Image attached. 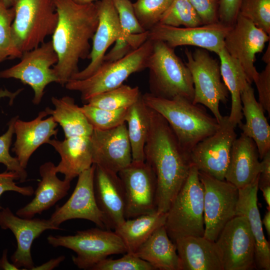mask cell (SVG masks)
Listing matches in <instances>:
<instances>
[{
	"label": "cell",
	"mask_w": 270,
	"mask_h": 270,
	"mask_svg": "<svg viewBox=\"0 0 270 270\" xmlns=\"http://www.w3.org/2000/svg\"><path fill=\"white\" fill-rule=\"evenodd\" d=\"M58 22L52 42L58 60L53 66L59 83L66 82L79 70L80 60L88 58L90 40L98 24L96 2L82 4L74 0H54Z\"/></svg>",
	"instance_id": "6da1fadb"
},
{
	"label": "cell",
	"mask_w": 270,
	"mask_h": 270,
	"mask_svg": "<svg viewBox=\"0 0 270 270\" xmlns=\"http://www.w3.org/2000/svg\"><path fill=\"white\" fill-rule=\"evenodd\" d=\"M150 118V131L144 146L145 162L156 176V211L166 213L186 180L192 166L188 154L182 148L166 120L151 108Z\"/></svg>",
	"instance_id": "7a4b0ae2"
},
{
	"label": "cell",
	"mask_w": 270,
	"mask_h": 270,
	"mask_svg": "<svg viewBox=\"0 0 270 270\" xmlns=\"http://www.w3.org/2000/svg\"><path fill=\"white\" fill-rule=\"evenodd\" d=\"M145 104L168 122L180 146L188 154L200 142L214 134L220 123L200 104L184 98L168 99L150 93L142 94Z\"/></svg>",
	"instance_id": "3957f363"
},
{
	"label": "cell",
	"mask_w": 270,
	"mask_h": 270,
	"mask_svg": "<svg viewBox=\"0 0 270 270\" xmlns=\"http://www.w3.org/2000/svg\"><path fill=\"white\" fill-rule=\"evenodd\" d=\"M152 41L146 66L150 71V93L168 99L181 96L192 102L194 85L186 64L166 43Z\"/></svg>",
	"instance_id": "277c9868"
},
{
	"label": "cell",
	"mask_w": 270,
	"mask_h": 270,
	"mask_svg": "<svg viewBox=\"0 0 270 270\" xmlns=\"http://www.w3.org/2000/svg\"><path fill=\"white\" fill-rule=\"evenodd\" d=\"M204 199L198 170L192 166L166 212L164 226L173 242L183 236H204Z\"/></svg>",
	"instance_id": "5b68a950"
},
{
	"label": "cell",
	"mask_w": 270,
	"mask_h": 270,
	"mask_svg": "<svg viewBox=\"0 0 270 270\" xmlns=\"http://www.w3.org/2000/svg\"><path fill=\"white\" fill-rule=\"evenodd\" d=\"M152 46L153 41L148 39L122 58L104 62L87 78L69 80L64 86L68 90L80 92L82 100L86 102L93 96L120 86L132 74L146 68Z\"/></svg>",
	"instance_id": "8992f818"
},
{
	"label": "cell",
	"mask_w": 270,
	"mask_h": 270,
	"mask_svg": "<svg viewBox=\"0 0 270 270\" xmlns=\"http://www.w3.org/2000/svg\"><path fill=\"white\" fill-rule=\"evenodd\" d=\"M12 6V36L22 54L40 46L52 34L58 19L54 0H14Z\"/></svg>",
	"instance_id": "52a82bcc"
},
{
	"label": "cell",
	"mask_w": 270,
	"mask_h": 270,
	"mask_svg": "<svg viewBox=\"0 0 270 270\" xmlns=\"http://www.w3.org/2000/svg\"><path fill=\"white\" fill-rule=\"evenodd\" d=\"M47 240L53 247L74 252L76 256H72V260L80 269L92 270L110 255L127 252L123 241L114 232L101 228L78 231L70 236L50 235Z\"/></svg>",
	"instance_id": "ba28073f"
},
{
	"label": "cell",
	"mask_w": 270,
	"mask_h": 270,
	"mask_svg": "<svg viewBox=\"0 0 270 270\" xmlns=\"http://www.w3.org/2000/svg\"><path fill=\"white\" fill-rule=\"evenodd\" d=\"M185 63L191 74L194 96L192 102L208 108L219 123L222 118L220 102L226 104L229 91L224 83L220 66L206 50L196 49L194 52L185 50Z\"/></svg>",
	"instance_id": "9c48e42d"
},
{
	"label": "cell",
	"mask_w": 270,
	"mask_h": 270,
	"mask_svg": "<svg viewBox=\"0 0 270 270\" xmlns=\"http://www.w3.org/2000/svg\"><path fill=\"white\" fill-rule=\"evenodd\" d=\"M58 60L51 41L44 42L40 46L22 54L20 61L12 67L0 71V78H13L20 80L33 90L32 102L38 104L50 84L59 80L53 68Z\"/></svg>",
	"instance_id": "30bf717a"
},
{
	"label": "cell",
	"mask_w": 270,
	"mask_h": 270,
	"mask_svg": "<svg viewBox=\"0 0 270 270\" xmlns=\"http://www.w3.org/2000/svg\"><path fill=\"white\" fill-rule=\"evenodd\" d=\"M204 191V236L216 240L226 223L236 216L238 189L224 180H220L198 171Z\"/></svg>",
	"instance_id": "8fae6325"
},
{
	"label": "cell",
	"mask_w": 270,
	"mask_h": 270,
	"mask_svg": "<svg viewBox=\"0 0 270 270\" xmlns=\"http://www.w3.org/2000/svg\"><path fill=\"white\" fill-rule=\"evenodd\" d=\"M212 134L198 143L189 153L191 166L220 180H224L230 151L237 134L228 116H223Z\"/></svg>",
	"instance_id": "7c38bea8"
},
{
	"label": "cell",
	"mask_w": 270,
	"mask_h": 270,
	"mask_svg": "<svg viewBox=\"0 0 270 270\" xmlns=\"http://www.w3.org/2000/svg\"><path fill=\"white\" fill-rule=\"evenodd\" d=\"M215 242L221 255L223 270L256 268L255 241L245 216H236L228 221Z\"/></svg>",
	"instance_id": "4fadbf2b"
},
{
	"label": "cell",
	"mask_w": 270,
	"mask_h": 270,
	"mask_svg": "<svg viewBox=\"0 0 270 270\" xmlns=\"http://www.w3.org/2000/svg\"><path fill=\"white\" fill-rule=\"evenodd\" d=\"M270 38V34L240 14L225 37L224 48L240 64L250 84L259 73L254 65L256 55L263 50Z\"/></svg>",
	"instance_id": "5bb4252c"
},
{
	"label": "cell",
	"mask_w": 270,
	"mask_h": 270,
	"mask_svg": "<svg viewBox=\"0 0 270 270\" xmlns=\"http://www.w3.org/2000/svg\"><path fill=\"white\" fill-rule=\"evenodd\" d=\"M126 198V219L156 211V179L145 161L132 162L118 172Z\"/></svg>",
	"instance_id": "9a60e30c"
},
{
	"label": "cell",
	"mask_w": 270,
	"mask_h": 270,
	"mask_svg": "<svg viewBox=\"0 0 270 270\" xmlns=\"http://www.w3.org/2000/svg\"><path fill=\"white\" fill-rule=\"evenodd\" d=\"M94 170L95 164H93L82 172L78 176L76 186L70 198L62 206H56L49 220L58 230L62 222L76 218L91 221L102 229L111 228L96 202L94 190Z\"/></svg>",
	"instance_id": "2e32d148"
},
{
	"label": "cell",
	"mask_w": 270,
	"mask_h": 270,
	"mask_svg": "<svg viewBox=\"0 0 270 270\" xmlns=\"http://www.w3.org/2000/svg\"><path fill=\"white\" fill-rule=\"evenodd\" d=\"M232 26L220 22L194 27H174L158 24L148 30V39L164 42L173 48L191 46L217 54L224 48L225 37Z\"/></svg>",
	"instance_id": "e0dca14e"
},
{
	"label": "cell",
	"mask_w": 270,
	"mask_h": 270,
	"mask_svg": "<svg viewBox=\"0 0 270 270\" xmlns=\"http://www.w3.org/2000/svg\"><path fill=\"white\" fill-rule=\"evenodd\" d=\"M90 138L93 164L118 174L132 162L126 122L110 130L94 129Z\"/></svg>",
	"instance_id": "ac0fdd59"
},
{
	"label": "cell",
	"mask_w": 270,
	"mask_h": 270,
	"mask_svg": "<svg viewBox=\"0 0 270 270\" xmlns=\"http://www.w3.org/2000/svg\"><path fill=\"white\" fill-rule=\"evenodd\" d=\"M0 227L10 230L17 242L11 256L12 263L20 270H30L34 266L31 254L34 241L48 230H58L48 220L22 218L15 215L8 208L0 210Z\"/></svg>",
	"instance_id": "d6986e66"
},
{
	"label": "cell",
	"mask_w": 270,
	"mask_h": 270,
	"mask_svg": "<svg viewBox=\"0 0 270 270\" xmlns=\"http://www.w3.org/2000/svg\"><path fill=\"white\" fill-rule=\"evenodd\" d=\"M98 24L92 38V46L88 58L90 62L70 79L82 80L92 74L103 64L108 48L117 40L120 23L112 0H100L96 2Z\"/></svg>",
	"instance_id": "ffe728a7"
},
{
	"label": "cell",
	"mask_w": 270,
	"mask_h": 270,
	"mask_svg": "<svg viewBox=\"0 0 270 270\" xmlns=\"http://www.w3.org/2000/svg\"><path fill=\"white\" fill-rule=\"evenodd\" d=\"M94 190L99 208L114 229L126 220L125 194L118 174L95 164Z\"/></svg>",
	"instance_id": "44dd1931"
},
{
	"label": "cell",
	"mask_w": 270,
	"mask_h": 270,
	"mask_svg": "<svg viewBox=\"0 0 270 270\" xmlns=\"http://www.w3.org/2000/svg\"><path fill=\"white\" fill-rule=\"evenodd\" d=\"M48 115L44 110L40 112L37 117L30 121H23L18 118L14 122L16 139L12 150L24 169L36 150L41 145L48 144L50 138L57 134L58 123L52 116L44 119Z\"/></svg>",
	"instance_id": "7402d4cb"
},
{
	"label": "cell",
	"mask_w": 270,
	"mask_h": 270,
	"mask_svg": "<svg viewBox=\"0 0 270 270\" xmlns=\"http://www.w3.org/2000/svg\"><path fill=\"white\" fill-rule=\"evenodd\" d=\"M258 177L252 182L238 188L236 216H245L249 223L256 244V268L270 270V246L266 239L258 206Z\"/></svg>",
	"instance_id": "603a6c76"
},
{
	"label": "cell",
	"mask_w": 270,
	"mask_h": 270,
	"mask_svg": "<svg viewBox=\"0 0 270 270\" xmlns=\"http://www.w3.org/2000/svg\"><path fill=\"white\" fill-rule=\"evenodd\" d=\"M41 180L34 192V198L27 204L18 209V216L31 218L54 206L68 194L70 182L61 180L56 176V166L51 162L42 164L39 168Z\"/></svg>",
	"instance_id": "cb8c5ba5"
},
{
	"label": "cell",
	"mask_w": 270,
	"mask_h": 270,
	"mask_svg": "<svg viewBox=\"0 0 270 270\" xmlns=\"http://www.w3.org/2000/svg\"><path fill=\"white\" fill-rule=\"evenodd\" d=\"M259 159L254 140L242 133L233 142L224 180L238 189L250 184L259 176Z\"/></svg>",
	"instance_id": "d4e9b609"
},
{
	"label": "cell",
	"mask_w": 270,
	"mask_h": 270,
	"mask_svg": "<svg viewBox=\"0 0 270 270\" xmlns=\"http://www.w3.org/2000/svg\"><path fill=\"white\" fill-rule=\"evenodd\" d=\"M174 242L181 270H223L221 255L214 241L204 236H186Z\"/></svg>",
	"instance_id": "484cf974"
},
{
	"label": "cell",
	"mask_w": 270,
	"mask_h": 270,
	"mask_svg": "<svg viewBox=\"0 0 270 270\" xmlns=\"http://www.w3.org/2000/svg\"><path fill=\"white\" fill-rule=\"evenodd\" d=\"M48 144L60 156L56 170L64 175L65 180L71 182L93 164L90 136H74L62 141L50 139Z\"/></svg>",
	"instance_id": "4316f807"
},
{
	"label": "cell",
	"mask_w": 270,
	"mask_h": 270,
	"mask_svg": "<svg viewBox=\"0 0 270 270\" xmlns=\"http://www.w3.org/2000/svg\"><path fill=\"white\" fill-rule=\"evenodd\" d=\"M242 113L246 122L238 126L244 135L252 138L258 150L260 159L270 151V126L264 110L256 100L254 90L248 82L241 92Z\"/></svg>",
	"instance_id": "83f0119b"
},
{
	"label": "cell",
	"mask_w": 270,
	"mask_h": 270,
	"mask_svg": "<svg viewBox=\"0 0 270 270\" xmlns=\"http://www.w3.org/2000/svg\"><path fill=\"white\" fill-rule=\"evenodd\" d=\"M132 254L148 262L156 270H181L176 245L170 238L164 225L156 230Z\"/></svg>",
	"instance_id": "f1b7e54d"
},
{
	"label": "cell",
	"mask_w": 270,
	"mask_h": 270,
	"mask_svg": "<svg viewBox=\"0 0 270 270\" xmlns=\"http://www.w3.org/2000/svg\"><path fill=\"white\" fill-rule=\"evenodd\" d=\"M51 100L54 108H46L45 110L62 126L65 138L90 136L94 128L73 98L53 96Z\"/></svg>",
	"instance_id": "f546056e"
},
{
	"label": "cell",
	"mask_w": 270,
	"mask_h": 270,
	"mask_svg": "<svg viewBox=\"0 0 270 270\" xmlns=\"http://www.w3.org/2000/svg\"><path fill=\"white\" fill-rule=\"evenodd\" d=\"M166 212L157 211L126 219L114 228V232L121 238L127 252L134 254L159 227L164 225Z\"/></svg>",
	"instance_id": "4dcf8cb0"
},
{
	"label": "cell",
	"mask_w": 270,
	"mask_h": 270,
	"mask_svg": "<svg viewBox=\"0 0 270 270\" xmlns=\"http://www.w3.org/2000/svg\"><path fill=\"white\" fill-rule=\"evenodd\" d=\"M220 60L222 79L231 95V109L228 116L236 127L242 122L243 118L240 94L248 82L240 64L222 48L217 54Z\"/></svg>",
	"instance_id": "1f68e13d"
},
{
	"label": "cell",
	"mask_w": 270,
	"mask_h": 270,
	"mask_svg": "<svg viewBox=\"0 0 270 270\" xmlns=\"http://www.w3.org/2000/svg\"><path fill=\"white\" fill-rule=\"evenodd\" d=\"M150 108L145 104L142 94L128 108L126 120L131 146L132 162L145 161L144 146L150 128Z\"/></svg>",
	"instance_id": "d6a6232c"
},
{
	"label": "cell",
	"mask_w": 270,
	"mask_h": 270,
	"mask_svg": "<svg viewBox=\"0 0 270 270\" xmlns=\"http://www.w3.org/2000/svg\"><path fill=\"white\" fill-rule=\"evenodd\" d=\"M142 96L138 86L122 84L114 89L90 98L86 104L99 108L116 110L127 108L136 102Z\"/></svg>",
	"instance_id": "836d02e7"
},
{
	"label": "cell",
	"mask_w": 270,
	"mask_h": 270,
	"mask_svg": "<svg viewBox=\"0 0 270 270\" xmlns=\"http://www.w3.org/2000/svg\"><path fill=\"white\" fill-rule=\"evenodd\" d=\"M158 24L174 27H194L203 24L188 0H173Z\"/></svg>",
	"instance_id": "e575fe53"
},
{
	"label": "cell",
	"mask_w": 270,
	"mask_h": 270,
	"mask_svg": "<svg viewBox=\"0 0 270 270\" xmlns=\"http://www.w3.org/2000/svg\"><path fill=\"white\" fill-rule=\"evenodd\" d=\"M14 18L13 6L0 0V63L8 58H20L22 54L16 48L12 36Z\"/></svg>",
	"instance_id": "d590c367"
},
{
	"label": "cell",
	"mask_w": 270,
	"mask_h": 270,
	"mask_svg": "<svg viewBox=\"0 0 270 270\" xmlns=\"http://www.w3.org/2000/svg\"><path fill=\"white\" fill-rule=\"evenodd\" d=\"M94 129L108 130L126 122L128 108L108 110L86 104L80 106Z\"/></svg>",
	"instance_id": "8d00e7d4"
},
{
	"label": "cell",
	"mask_w": 270,
	"mask_h": 270,
	"mask_svg": "<svg viewBox=\"0 0 270 270\" xmlns=\"http://www.w3.org/2000/svg\"><path fill=\"white\" fill-rule=\"evenodd\" d=\"M112 0L120 23V33L116 44H122L128 40L132 35L147 31L139 22L130 0Z\"/></svg>",
	"instance_id": "74e56055"
},
{
	"label": "cell",
	"mask_w": 270,
	"mask_h": 270,
	"mask_svg": "<svg viewBox=\"0 0 270 270\" xmlns=\"http://www.w3.org/2000/svg\"><path fill=\"white\" fill-rule=\"evenodd\" d=\"M173 0H136L132 3L136 16L143 28L150 30L160 19Z\"/></svg>",
	"instance_id": "f35d334b"
},
{
	"label": "cell",
	"mask_w": 270,
	"mask_h": 270,
	"mask_svg": "<svg viewBox=\"0 0 270 270\" xmlns=\"http://www.w3.org/2000/svg\"><path fill=\"white\" fill-rule=\"evenodd\" d=\"M238 14L270 34V0H242Z\"/></svg>",
	"instance_id": "ab89813d"
},
{
	"label": "cell",
	"mask_w": 270,
	"mask_h": 270,
	"mask_svg": "<svg viewBox=\"0 0 270 270\" xmlns=\"http://www.w3.org/2000/svg\"><path fill=\"white\" fill-rule=\"evenodd\" d=\"M4 92H0V98L4 96ZM18 116L12 118L8 124V128L6 132L0 136V163L4 164L6 170L16 172L20 176L19 182H25L28 177L26 169L20 164L16 157L12 156L10 153L12 138L14 134V125Z\"/></svg>",
	"instance_id": "60d3db41"
},
{
	"label": "cell",
	"mask_w": 270,
	"mask_h": 270,
	"mask_svg": "<svg viewBox=\"0 0 270 270\" xmlns=\"http://www.w3.org/2000/svg\"><path fill=\"white\" fill-rule=\"evenodd\" d=\"M92 270H156L148 262L132 254L126 253L118 259L105 258L96 264Z\"/></svg>",
	"instance_id": "b9f144b4"
},
{
	"label": "cell",
	"mask_w": 270,
	"mask_h": 270,
	"mask_svg": "<svg viewBox=\"0 0 270 270\" xmlns=\"http://www.w3.org/2000/svg\"><path fill=\"white\" fill-rule=\"evenodd\" d=\"M148 30L133 34L131 38L122 44H116L112 49L106 54L104 62L118 60L134 50L148 40Z\"/></svg>",
	"instance_id": "7bdbcfd3"
},
{
	"label": "cell",
	"mask_w": 270,
	"mask_h": 270,
	"mask_svg": "<svg viewBox=\"0 0 270 270\" xmlns=\"http://www.w3.org/2000/svg\"><path fill=\"white\" fill-rule=\"evenodd\" d=\"M199 16L203 24L220 22L218 0H188Z\"/></svg>",
	"instance_id": "ee69618b"
},
{
	"label": "cell",
	"mask_w": 270,
	"mask_h": 270,
	"mask_svg": "<svg viewBox=\"0 0 270 270\" xmlns=\"http://www.w3.org/2000/svg\"><path fill=\"white\" fill-rule=\"evenodd\" d=\"M258 92V103L264 110L270 115V62L266 64L254 82Z\"/></svg>",
	"instance_id": "f6af8a7d"
},
{
	"label": "cell",
	"mask_w": 270,
	"mask_h": 270,
	"mask_svg": "<svg viewBox=\"0 0 270 270\" xmlns=\"http://www.w3.org/2000/svg\"><path fill=\"white\" fill-rule=\"evenodd\" d=\"M19 175L16 172L6 170L0 173V196L7 191H13L24 196H30L34 194L32 186H20L16 185L15 180H20ZM3 208L0 205V210Z\"/></svg>",
	"instance_id": "bcb514c9"
},
{
	"label": "cell",
	"mask_w": 270,
	"mask_h": 270,
	"mask_svg": "<svg viewBox=\"0 0 270 270\" xmlns=\"http://www.w3.org/2000/svg\"><path fill=\"white\" fill-rule=\"evenodd\" d=\"M242 0H218L219 22L232 26L238 14Z\"/></svg>",
	"instance_id": "7dc6e473"
},
{
	"label": "cell",
	"mask_w": 270,
	"mask_h": 270,
	"mask_svg": "<svg viewBox=\"0 0 270 270\" xmlns=\"http://www.w3.org/2000/svg\"><path fill=\"white\" fill-rule=\"evenodd\" d=\"M258 178V188L270 186V151L262 158Z\"/></svg>",
	"instance_id": "c3c4849f"
},
{
	"label": "cell",
	"mask_w": 270,
	"mask_h": 270,
	"mask_svg": "<svg viewBox=\"0 0 270 270\" xmlns=\"http://www.w3.org/2000/svg\"><path fill=\"white\" fill-rule=\"evenodd\" d=\"M65 259L64 256L49 260L38 266H34L32 270H52L57 267Z\"/></svg>",
	"instance_id": "681fc988"
},
{
	"label": "cell",
	"mask_w": 270,
	"mask_h": 270,
	"mask_svg": "<svg viewBox=\"0 0 270 270\" xmlns=\"http://www.w3.org/2000/svg\"><path fill=\"white\" fill-rule=\"evenodd\" d=\"M0 270H20L12 263L10 264L8 259V250L5 249L2 253V256L0 258Z\"/></svg>",
	"instance_id": "f907efd6"
},
{
	"label": "cell",
	"mask_w": 270,
	"mask_h": 270,
	"mask_svg": "<svg viewBox=\"0 0 270 270\" xmlns=\"http://www.w3.org/2000/svg\"><path fill=\"white\" fill-rule=\"evenodd\" d=\"M262 192L263 196L268 206V210H270V186L260 188Z\"/></svg>",
	"instance_id": "816d5d0a"
},
{
	"label": "cell",
	"mask_w": 270,
	"mask_h": 270,
	"mask_svg": "<svg viewBox=\"0 0 270 270\" xmlns=\"http://www.w3.org/2000/svg\"><path fill=\"white\" fill-rule=\"evenodd\" d=\"M262 224L264 226L268 235L270 236V210H268L263 220H262Z\"/></svg>",
	"instance_id": "f5cc1de1"
},
{
	"label": "cell",
	"mask_w": 270,
	"mask_h": 270,
	"mask_svg": "<svg viewBox=\"0 0 270 270\" xmlns=\"http://www.w3.org/2000/svg\"><path fill=\"white\" fill-rule=\"evenodd\" d=\"M263 61L267 64L270 62V43L268 44V46L265 52L264 55L262 56Z\"/></svg>",
	"instance_id": "db71d44e"
},
{
	"label": "cell",
	"mask_w": 270,
	"mask_h": 270,
	"mask_svg": "<svg viewBox=\"0 0 270 270\" xmlns=\"http://www.w3.org/2000/svg\"><path fill=\"white\" fill-rule=\"evenodd\" d=\"M75 0L76 2L80 4H85L94 2L96 0Z\"/></svg>",
	"instance_id": "11a10c76"
},
{
	"label": "cell",
	"mask_w": 270,
	"mask_h": 270,
	"mask_svg": "<svg viewBox=\"0 0 270 270\" xmlns=\"http://www.w3.org/2000/svg\"><path fill=\"white\" fill-rule=\"evenodd\" d=\"M5 2L8 6H12L14 0H1Z\"/></svg>",
	"instance_id": "9f6ffc18"
}]
</instances>
